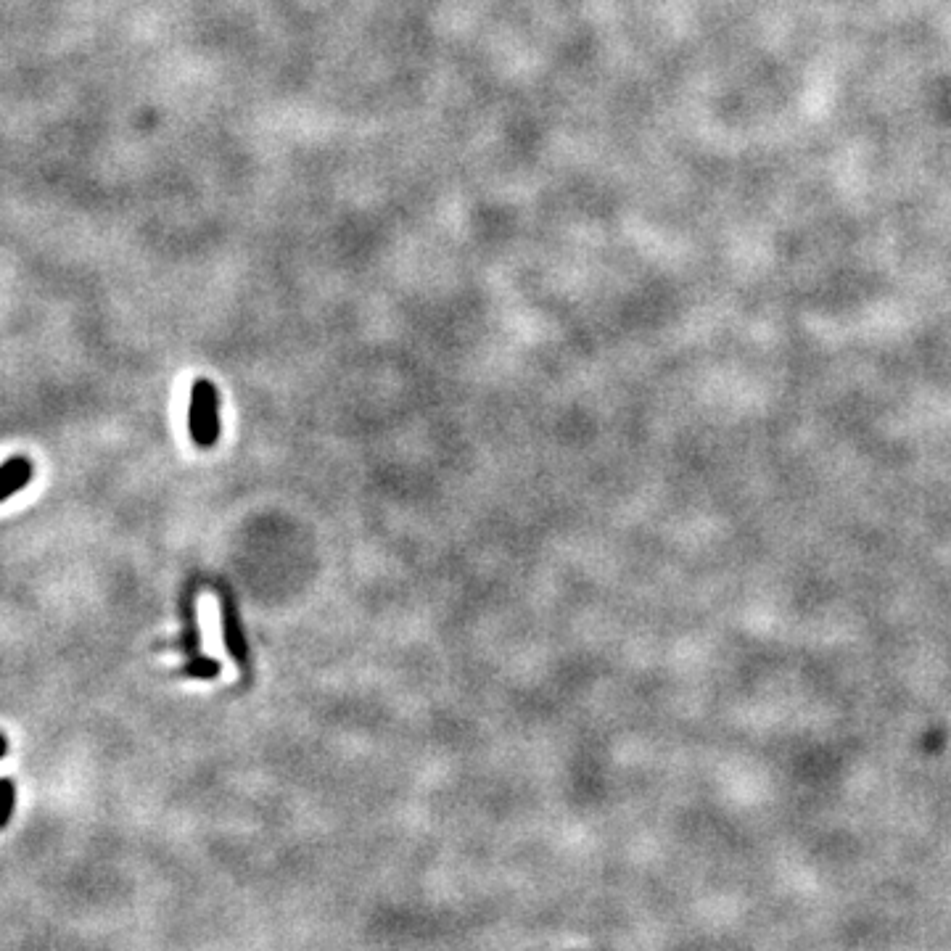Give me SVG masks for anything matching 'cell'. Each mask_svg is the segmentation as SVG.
Listing matches in <instances>:
<instances>
[{
    "label": "cell",
    "instance_id": "obj_1",
    "mask_svg": "<svg viewBox=\"0 0 951 951\" xmlns=\"http://www.w3.org/2000/svg\"><path fill=\"white\" fill-rule=\"evenodd\" d=\"M191 431L196 436V442L201 447H207L217 436V415H214V391L212 386L201 381L193 391V407H191Z\"/></svg>",
    "mask_w": 951,
    "mask_h": 951
},
{
    "label": "cell",
    "instance_id": "obj_2",
    "mask_svg": "<svg viewBox=\"0 0 951 951\" xmlns=\"http://www.w3.org/2000/svg\"><path fill=\"white\" fill-rule=\"evenodd\" d=\"M32 473H35L32 460L24 455H16L0 465V502L11 500L16 492H22L32 481Z\"/></svg>",
    "mask_w": 951,
    "mask_h": 951
},
{
    "label": "cell",
    "instance_id": "obj_3",
    "mask_svg": "<svg viewBox=\"0 0 951 951\" xmlns=\"http://www.w3.org/2000/svg\"><path fill=\"white\" fill-rule=\"evenodd\" d=\"M16 804V788L8 777H0V830L8 825V819L14 814Z\"/></svg>",
    "mask_w": 951,
    "mask_h": 951
},
{
    "label": "cell",
    "instance_id": "obj_4",
    "mask_svg": "<svg viewBox=\"0 0 951 951\" xmlns=\"http://www.w3.org/2000/svg\"><path fill=\"white\" fill-rule=\"evenodd\" d=\"M6 751H8V740H6V735L0 732V759L6 756Z\"/></svg>",
    "mask_w": 951,
    "mask_h": 951
}]
</instances>
